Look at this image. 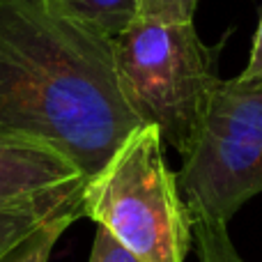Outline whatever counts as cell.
<instances>
[{
  "label": "cell",
  "mask_w": 262,
  "mask_h": 262,
  "mask_svg": "<svg viewBox=\"0 0 262 262\" xmlns=\"http://www.w3.org/2000/svg\"><path fill=\"white\" fill-rule=\"evenodd\" d=\"M136 127L113 39L49 0H0V138L51 145L88 180Z\"/></svg>",
  "instance_id": "1"
},
{
  "label": "cell",
  "mask_w": 262,
  "mask_h": 262,
  "mask_svg": "<svg viewBox=\"0 0 262 262\" xmlns=\"http://www.w3.org/2000/svg\"><path fill=\"white\" fill-rule=\"evenodd\" d=\"M207 46L193 21L138 16L113 39L115 69L127 104L152 124L161 140L186 157L203 129L209 101L221 83L219 53Z\"/></svg>",
  "instance_id": "2"
},
{
  "label": "cell",
  "mask_w": 262,
  "mask_h": 262,
  "mask_svg": "<svg viewBox=\"0 0 262 262\" xmlns=\"http://www.w3.org/2000/svg\"><path fill=\"white\" fill-rule=\"evenodd\" d=\"M83 216L108 230L140 262H184L193 223L163 157L161 134L136 127L83 184Z\"/></svg>",
  "instance_id": "3"
},
{
  "label": "cell",
  "mask_w": 262,
  "mask_h": 262,
  "mask_svg": "<svg viewBox=\"0 0 262 262\" xmlns=\"http://www.w3.org/2000/svg\"><path fill=\"white\" fill-rule=\"evenodd\" d=\"M177 186L191 223L228 226L242 205L262 193V81L221 78Z\"/></svg>",
  "instance_id": "4"
},
{
  "label": "cell",
  "mask_w": 262,
  "mask_h": 262,
  "mask_svg": "<svg viewBox=\"0 0 262 262\" xmlns=\"http://www.w3.org/2000/svg\"><path fill=\"white\" fill-rule=\"evenodd\" d=\"M85 175L60 149L39 140L0 138V209L83 191Z\"/></svg>",
  "instance_id": "5"
},
{
  "label": "cell",
  "mask_w": 262,
  "mask_h": 262,
  "mask_svg": "<svg viewBox=\"0 0 262 262\" xmlns=\"http://www.w3.org/2000/svg\"><path fill=\"white\" fill-rule=\"evenodd\" d=\"M72 21L115 39L140 16L138 0H49Z\"/></svg>",
  "instance_id": "6"
},
{
  "label": "cell",
  "mask_w": 262,
  "mask_h": 262,
  "mask_svg": "<svg viewBox=\"0 0 262 262\" xmlns=\"http://www.w3.org/2000/svg\"><path fill=\"white\" fill-rule=\"evenodd\" d=\"M78 205H83V191L35 200V203L18 205V207L0 209V258L9 249H14L23 237H28L32 230H37L44 221L53 219L55 214L64 212V209L78 207Z\"/></svg>",
  "instance_id": "7"
},
{
  "label": "cell",
  "mask_w": 262,
  "mask_h": 262,
  "mask_svg": "<svg viewBox=\"0 0 262 262\" xmlns=\"http://www.w3.org/2000/svg\"><path fill=\"white\" fill-rule=\"evenodd\" d=\"M81 216H83V205L55 214L53 219L44 221L28 237H23L14 249H9L7 253L0 258V262H49L51 253H53V246H55V242L60 239V235Z\"/></svg>",
  "instance_id": "8"
},
{
  "label": "cell",
  "mask_w": 262,
  "mask_h": 262,
  "mask_svg": "<svg viewBox=\"0 0 262 262\" xmlns=\"http://www.w3.org/2000/svg\"><path fill=\"white\" fill-rule=\"evenodd\" d=\"M193 249L200 262H244L232 246L226 223L193 221Z\"/></svg>",
  "instance_id": "9"
},
{
  "label": "cell",
  "mask_w": 262,
  "mask_h": 262,
  "mask_svg": "<svg viewBox=\"0 0 262 262\" xmlns=\"http://www.w3.org/2000/svg\"><path fill=\"white\" fill-rule=\"evenodd\" d=\"M198 0H138L140 16L161 21H193Z\"/></svg>",
  "instance_id": "10"
},
{
  "label": "cell",
  "mask_w": 262,
  "mask_h": 262,
  "mask_svg": "<svg viewBox=\"0 0 262 262\" xmlns=\"http://www.w3.org/2000/svg\"><path fill=\"white\" fill-rule=\"evenodd\" d=\"M90 262H140V260H136L124 246H120L108 230H104V228L97 226Z\"/></svg>",
  "instance_id": "11"
},
{
  "label": "cell",
  "mask_w": 262,
  "mask_h": 262,
  "mask_svg": "<svg viewBox=\"0 0 262 262\" xmlns=\"http://www.w3.org/2000/svg\"><path fill=\"white\" fill-rule=\"evenodd\" d=\"M239 78H244V81H262V14H260L258 30H255V37H253V46H251L249 62H246L244 72L239 74Z\"/></svg>",
  "instance_id": "12"
}]
</instances>
